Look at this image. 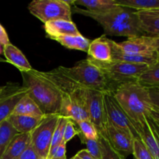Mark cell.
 I'll return each instance as SVG.
<instances>
[{
  "label": "cell",
  "instance_id": "10",
  "mask_svg": "<svg viewBox=\"0 0 159 159\" xmlns=\"http://www.w3.org/2000/svg\"><path fill=\"white\" fill-rule=\"evenodd\" d=\"M87 110L89 118L98 133L105 135L108 120L104 102V93L93 89H87Z\"/></svg>",
  "mask_w": 159,
  "mask_h": 159
},
{
  "label": "cell",
  "instance_id": "12",
  "mask_svg": "<svg viewBox=\"0 0 159 159\" xmlns=\"http://www.w3.org/2000/svg\"><path fill=\"white\" fill-rule=\"evenodd\" d=\"M104 136L108 140L113 148L125 159L130 155H133L134 139L130 135L116 128L108 122Z\"/></svg>",
  "mask_w": 159,
  "mask_h": 159
},
{
  "label": "cell",
  "instance_id": "20",
  "mask_svg": "<svg viewBox=\"0 0 159 159\" xmlns=\"http://www.w3.org/2000/svg\"><path fill=\"white\" fill-rule=\"evenodd\" d=\"M42 117L12 114L7 120L12 124L18 134H30L41 122Z\"/></svg>",
  "mask_w": 159,
  "mask_h": 159
},
{
  "label": "cell",
  "instance_id": "22",
  "mask_svg": "<svg viewBox=\"0 0 159 159\" xmlns=\"http://www.w3.org/2000/svg\"><path fill=\"white\" fill-rule=\"evenodd\" d=\"M12 114L35 116V117H42L45 116L39 108L37 104L30 97L28 93L19 101L12 112Z\"/></svg>",
  "mask_w": 159,
  "mask_h": 159
},
{
  "label": "cell",
  "instance_id": "30",
  "mask_svg": "<svg viewBox=\"0 0 159 159\" xmlns=\"http://www.w3.org/2000/svg\"><path fill=\"white\" fill-rule=\"evenodd\" d=\"M68 120V119L63 117V116H60V117H59L57 126H56L55 130H54V134H53L52 141H51V148H50L49 152L52 150V149H54V148L57 147V146H58L63 141L64 133H65V126H66Z\"/></svg>",
  "mask_w": 159,
  "mask_h": 159
},
{
  "label": "cell",
  "instance_id": "19",
  "mask_svg": "<svg viewBox=\"0 0 159 159\" xmlns=\"http://www.w3.org/2000/svg\"><path fill=\"white\" fill-rule=\"evenodd\" d=\"M30 144V133L17 134L12 139L1 159H17Z\"/></svg>",
  "mask_w": 159,
  "mask_h": 159
},
{
  "label": "cell",
  "instance_id": "42",
  "mask_svg": "<svg viewBox=\"0 0 159 159\" xmlns=\"http://www.w3.org/2000/svg\"><path fill=\"white\" fill-rule=\"evenodd\" d=\"M153 123H154V126H155V129H156L157 132H158V135H159V126L154 120H153Z\"/></svg>",
  "mask_w": 159,
  "mask_h": 159
},
{
  "label": "cell",
  "instance_id": "15",
  "mask_svg": "<svg viewBox=\"0 0 159 159\" xmlns=\"http://www.w3.org/2000/svg\"><path fill=\"white\" fill-rule=\"evenodd\" d=\"M89 61L94 63L108 64L112 62V50L110 39L104 35L90 42L88 51Z\"/></svg>",
  "mask_w": 159,
  "mask_h": 159
},
{
  "label": "cell",
  "instance_id": "29",
  "mask_svg": "<svg viewBox=\"0 0 159 159\" xmlns=\"http://www.w3.org/2000/svg\"><path fill=\"white\" fill-rule=\"evenodd\" d=\"M98 140L100 145L102 159H125L113 148L105 136L99 134Z\"/></svg>",
  "mask_w": 159,
  "mask_h": 159
},
{
  "label": "cell",
  "instance_id": "26",
  "mask_svg": "<svg viewBox=\"0 0 159 159\" xmlns=\"http://www.w3.org/2000/svg\"><path fill=\"white\" fill-rule=\"evenodd\" d=\"M118 6L136 11H147L159 9V0H115Z\"/></svg>",
  "mask_w": 159,
  "mask_h": 159
},
{
  "label": "cell",
  "instance_id": "32",
  "mask_svg": "<svg viewBox=\"0 0 159 159\" xmlns=\"http://www.w3.org/2000/svg\"><path fill=\"white\" fill-rule=\"evenodd\" d=\"M82 144L86 145V150L89 153L94 157L96 159H102L101 155L100 145H99V140H84L82 141Z\"/></svg>",
  "mask_w": 159,
  "mask_h": 159
},
{
  "label": "cell",
  "instance_id": "47",
  "mask_svg": "<svg viewBox=\"0 0 159 159\" xmlns=\"http://www.w3.org/2000/svg\"><path fill=\"white\" fill-rule=\"evenodd\" d=\"M134 159H135V158H134Z\"/></svg>",
  "mask_w": 159,
  "mask_h": 159
},
{
  "label": "cell",
  "instance_id": "2",
  "mask_svg": "<svg viewBox=\"0 0 159 159\" xmlns=\"http://www.w3.org/2000/svg\"><path fill=\"white\" fill-rule=\"evenodd\" d=\"M23 86L28 89L30 97L37 104L44 115L58 114L62 96L54 83L47 79L42 71L31 69L21 72Z\"/></svg>",
  "mask_w": 159,
  "mask_h": 159
},
{
  "label": "cell",
  "instance_id": "11",
  "mask_svg": "<svg viewBox=\"0 0 159 159\" xmlns=\"http://www.w3.org/2000/svg\"><path fill=\"white\" fill-rule=\"evenodd\" d=\"M28 93V89L16 82H7L0 93V124L12 114L19 101Z\"/></svg>",
  "mask_w": 159,
  "mask_h": 159
},
{
  "label": "cell",
  "instance_id": "5",
  "mask_svg": "<svg viewBox=\"0 0 159 159\" xmlns=\"http://www.w3.org/2000/svg\"><path fill=\"white\" fill-rule=\"evenodd\" d=\"M92 63L102 70L106 77L116 89L120 85L124 84L137 82L143 71L148 67V65H146L127 62H111L108 64Z\"/></svg>",
  "mask_w": 159,
  "mask_h": 159
},
{
  "label": "cell",
  "instance_id": "39",
  "mask_svg": "<svg viewBox=\"0 0 159 159\" xmlns=\"http://www.w3.org/2000/svg\"><path fill=\"white\" fill-rule=\"evenodd\" d=\"M150 116L152 118V120H153L159 126V111L155 110V109H153V110H152V112H151Z\"/></svg>",
  "mask_w": 159,
  "mask_h": 159
},
{
  "label": "cell",
  "instance_id": "3",
  "mask_svg": "<svg viewBox=\"0 0 159 159\" xmlns=\"http://www.w3.org/2000/svg\"><path fill=\"white\" fill-rule=\"evenodd\" d=\"M118 104L134 123L137 128L153 110L149 90L137 82L124 84L113 93Z\"/></svg>",
  "mask_w": 159,
  "mask_h": 159
},
{
  "label": "cell",
  "instance_id": "13",
  "mask_svg": "<svg viewBox=\"0 0 159 159\" xmlns=\"http://www.w3.org/2000/svg\"><path fill=\"white\" fill-rule=\"evenodd\" d=\"M140 138L154 159H159V135L150 116L137 126Z\"/></svg>",
  "mask_w": 159,
  "mask_h": 159
},
{
  "label": "cell",
  "instance_id": "21",
  "mask_svg": "<svg viewBox=\"0 0 159 159\" xmlns=\"http://www.w3.org/2000/svg\"><path fill=\"white\" fill-rule=\"evenodd\" d=\"M137 82L149 91L159 92V61L148 67Z\"/></svg>",
  "mask_w": 159,
  "mask_h": 159
},
{
  "label": "cell",
  "instance_id": "40",
  "mask_svg": "<svg viewBox=\"0 0 159 159\" xmlns=\"http://www.w3.org/2000/svg\"><path fill=\"white\" fill-rule=\"evenodd\" d=\"M141 12H144V13H146V14H148V15L159 16V9H152V10H147V11H141Z\"/></svg>",
  "mask_w": 159,
  "mask_h": 159
},
{
  "label": "cell",
  "instance_id": "35",
  "mask_svg": "<svg viewBox=\"0 0 159 159\" xmlns=\"http://www.w3.org/2000/svg\"><path fill=\"white\" fill-rule=\"evenodd\" d=\"M17 159H42L35 152L30 144Z\"/></svg>",
  "mask_w": 159,
  "mask_h": 159
},
{
  "label": "cell",
  "instance_id": "46",
  "mask_svg": "<svg viewBox=\"0 0 159 159\" xmlns=\"http://www.w3.org/2000/svg\"><path fill=\"white\" fill-rule=\"evenodd\" d=\"M70 159H79V158H78L77 156H76V155H75L74 157H72V158H71Z\"/></svg>",
  "mask_w": 159,
  "mask_h": 159
},
{
  "label": "cell",
  "instance_id": "34",
  "mask_svg": "<svg viewBox=\"0 0 159 159\" xmlns=\"http://www.w3.org/2000/svg\"><path fill=\"white\" fill-rule=\"evenodd\" d=\"M79 130H77L75 127V123L73 122L71 120H68L67 124L65 126V133H64L63 141L65 143H68L71 141L75 135H79Z\"/></svg>",
  "mask_w": 159,
  "mask_h": 159
},
{
  "label": "cell",
  "instance_id": "14",
  "mask_svg": "<svg viewBox=\"0 0 159 159\" xmlns=\"http://www.w3.org/2000/svg\"><path fill=\"white\" fill-rule=\"evenodd\" d=\"M116 44L121 51L130 54H156L155 38L148 36H141L116 43Z\"/></svg>",
  "mask_w": 159,
  "mask_h": 159
},
{
  "label": "cell",
  "instance_id": "9",
  "mask_svg": "<svg viewBox=\"0 0 159 159\" xmlns=\"http://www.w3.org/2000/svg\"><path fill=\"white\" fill-rule=\"evenodd\" d=\"M104 102L108 122L116 128L130 135L133 139H141L134 123L118 104L113 93H105Z\"/></svg>",
  "mask_w": 159,
  "mask_h": 159
},
{
  "label": "cell",
  "instance_id": "45",
  "mask_svg": "<svg viewBox=\"0 0 159 159\" xmlns=\"http://www.w3.org/2000/svg\"><path fill=\"white\" fill-rule=\"evenodd\" d=\"M3 89H4V85H3V86H0V93H1L2 92Z\"/></svg>",
  "mask_w": 159,
  "mask_h": 159
},
{
  "label": "cell",
  "instance_id": "38",
  "mask_svg": "<svg viewBox=\"0 0 159 159\" xmlns=\"http://www.w3.org/2000/svg\"><path fill=\"white\" fill-rule=\"evenodd\" d=\"M75 155L79 159H96L89 153L86 149H82V150L79 151Z\"/></svg>",
  "mask_w": 159,
  "mask_h": 159
},
{
  "label": "cell",
  "instance_id": "23",
  "mask_svg": "<svg viewBox=\"0 0 159 159\" xmlns=\"http://www.w3.org/2000/svg\"><path fill=\"white\" fill-rule=\"evenodd\" d=\"M55 41L64 46L65 48L71 50L87 52L90 44V40L79 34L77 35H68L63 37H56L53 39Z\"/></svg>",
  "mask_w": 159,
  "mask_h": 159
},
{
  "label": "cell",
  "instance_id": "7",
  "mask_svg": "<svg viewBox=\"0 0 159 159\" xmlns=\"http://www.w3.org/2000/svg\"><path fill=\"white\" fill-rule=\"evenodd\" d=\"M42 74L56 85L61 93L62 98L87 106V89L67 75L62 70L61 66L50 71H42Z\"/></svg>",
  "mask_w": 159,
  "mask_h": 159
},
{
  "label": "cell",
  "instance_id": "27",
  "mask_svg": "<svg viewBox=\"0 0 159 159\" xmlns=\"http://www.w3.org/2000/svg\"><path fill=\"white\" fill-rule=\"evenodd\" d=\"M17 134L18 133L16 130L7 120L0 124V159L2 157L12 138Z\"/></svg>",
  "mask_w": 159,
  "mask_h": 159
},
{
  "label": "cell",
  "instance_id": "1",
  "mask_svg": "<svg viewBox=\"0 0 159 159\" xmlns=\"http://www.w3.org/2000/svg\"><path fill=\"white\" fill-rule=\"evenodd\" d=\"M71 12L91 17L103 28L107 35L122 36L129 38L145 36L141 29L138 11L117 6L105 12H90L74 6Z\"/></svg>",
  "mask_w": 159,
  "mask_h": 159
},
{
  "label": "cell",
  "instance_id": "43",
  "mask_svg": "<svg viewBox=\"0 0 159 159\" xmlns=\"http://www.w3.org/2000/svg\"><path fill=\"white\" fill-rule=\"evenodd\" d=\"M3 53V46H2L1 44H0V54H2Z\"/></svg>",
  "mask_w": 159,
  "mask_h": 159
},
{
  "label": "cell",
  "instance_id": "37",
  "mask_svg": "<svg viewBox=\"0 0 159 159\" xmlns=\"http://www.w3.org/2000/svg\"><path fill=\"white\" fill-rule=\"evenodd\" d=\"M153 109L159 111V92L149 91Z\"/></svg>",
  "mask_w": 159,
  "mask_h": 159
},
{
  "label": "cell",
  "instance_id": "36",
  "mask_svg": "<svg viewBox=\"0 0 159 159\" xmlns=\"http://www.w3.org/2000/svg\"><path fill=\"white\" fill-rule=\"evenodd\" d=\"M9 43H10V41H9L7 32H6V29L3 27L2 25L0 23V44L2 46H5Z\"/></svg>",
  "mask_w": 159,
  "mask_h": 159
},
{
  "label": "cell",
  "instance_id": "17",
  "mask_svg": "<svg viewBox=\"0 0 159 159\" xmlns=\"http://www.w3.org/2000/svg\"><path fill=\"white\" fill-rule=\"evenodd\" d=\"M44 30L48 38L53 40L54 38L68 35L79 34V30L73 21L65 20H57L44 23Z\"/></svg>",
  "mask_w": 159,
  "mask_h": 159
},
{
  "label": "cell",
  "instance_id": "28",
  "mask_svg": "<svg viewBox=\"0 0 159 159\" xmlns=\"http://www.w3.org/2000/svg\"><path fill=\"white\" fill-rule=\"evenodd\" d=\"M79 126V136L81 140V142L84 140H98L99 138V133L97 130L91 123L89 120L80 121L77 123Z\"/></svg>",
  "mask_w": 159,
  "mask_h": 159
},
{
  "label": "cell",
  "instance_id": "44",
  "mask_svg": "<svg viewBox=\"0 0 159 159\" xmlns=\"http://www.w3.org/2000/svg\"><path fill=\"white\" fill-rule=\"evenodd\" d=\"M0 62H7V61H6V60H5V59L2 58V57H0Z\"/></svg>",
  "mask_w": 159,
  "mask_h": 159
},
{
  "label": "cell",
  "instance_id": "33",
  "mask_svg": "<svg viewBox=\"0 0 159 159\" xmlns=\"http://www.w3.org/2000/svg\"><path fill=\"white\" fill-rule=\"evenodd\" d=\"M66 144V143L62 141L58 146L50 151L47 159H67Z\"/></svg>",
  "mask_w": 159,
  "mask_h": 159
},
{
  "label": "cell",
  "instance_id": "16",
  "mask_svg": "<svg viewBox=\"0 0 159 159\" xmlns=\"http://www.w3.org/2000/svg\"><path fill=\"white\" fill-rule=\"evenodd\" d=\"M112 50V62H127L132 64H141L150 65L158 61L157 54H137L124 52L121 51L116 44V42L110 40Z\"/></svg>",
  "mask_w": 159,
  "mask_h": 159
},
{
  "label": "cell",
  "instance_id": "4",
  "mask_svg": "<svg viewBox=\"0 0 159 159\" xmlns=\"http://www.w3.org/2000/svg\"><path fill=\"white\" fill-rule=\"evenodd\" d=\"M61 68L67 75L87 89L96 90L104 94L116 91L102 70L88 59L77 62L71 68L61 66Z\"/></svg>",
  "mask_w": 159,
  "mask_h": 159
},
{
  "label": "cell",
  "instance_id": "8",
  "mask_svg": "<svg viewBox=\"0 0 159 159\" xmlns=\"http://www.w3.org/2000/svg\"><path fill=\"white\" fill-rule=\"evenodd\" d=\"M59 117L58 114L45 115L41 122L30 133V144L42 159H47L49 153Z\"/></svg>",
  "mask_w": 159,
  "mask_h": 159
},
{
  "label": "cell",
  "instance_id": "25",
  "mask_svg": "<svg viewBox=\"0 0 159 159\" xmlns=\"http://www.w3.org/2000/svg\"><path fill=\"white\" fill-rule=\"evenodd\" d=\"M74 6H85L90 12H100L113 9L118 5L115 0H75Z\"/></svg>",
  "mask_w": 159,
  "mask_h": 159
},
{
  "label": "cell",
  "instance_id": "18",
  "mask_svg": "<svg viewBox=\"0 0 159 159\" xmlns=\"http://www.w3.org/2000/svg\"><path fill=\"white\" fill-rule=\"evenodd\" d=\"M3 54L6 57V61L14 65L17 69L20 70V72L29 71L33 69L23 53L12 43H10L3 46Z\"/></svg>",
  "mask_w": 159,
  "mask_h": 159
},
{
  "label": "cell",
  "instance_id": "41",
  "mask_svg": "<svg viewBox=\"0 0 159 159\" xmlns=\"http://www.w3.org/2000/svg\"><path fill=\"white\" fill-rule=\"evenodd\" d=\"M155 46H156V54L157 57H158V61H159V37L155 38Z\"/></svg>",
  "mask_w": 159,
  "mask_h": 159
},
{
  "label": "cell",
  "instance_id": "31",
  "mask_svg": "<svg viewBox=\"0 0 159 159\" xmlns=\"http://www.w3.org/2000/svg\"><path fill=\"white\" fill-rule=\"evenodd\" d=\"M133 155L135 159H154L141 139L134 140Z\"/></svg>",
  "mask_w": 159,
  "mask_h": 159
},
{
  "label": "cell",
  "instance_id": "24",
  "mask_svg": "<svg viewBox=\"0 0 159 159\" xmlns=\"http://www.w3.org/2000/svg\"><path fill=\"white\" fill-rule=\"evenodd\" d=\"M138 14L145 36L153 38L159 37V16L148 15L141 11H138Z\"/></svg>",
  "mask_w": 159,
  "mask_h": 159
},
{
  "label": "cell",
  "instance_id": "6",
  "mask_svg": "<svg viewBox=\"0 0 159 159\" xmlns=\"http://www.w3.org/2000/svg\"><path fill=\"white\" fill-rule=\"evenodd\" d=\"M33 16L43 23L57 20H71V6L65 0H34L28 6Z\"/></svg>",
  "mask_w": 159,
  "mask_h": 159
}]
</instances>
